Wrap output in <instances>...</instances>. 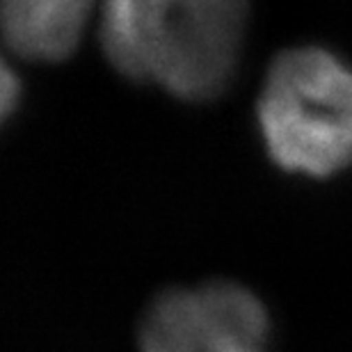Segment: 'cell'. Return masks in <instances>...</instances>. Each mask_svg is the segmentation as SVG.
Listing matches in <instances>:
<instances>
[{"instance_id":"obj_4","label":"cell","mask_w":352,"mask_h":352,"mask_svg":"<svg viewBox=\"0 0 352 352\" xmlns=\"http://www.w3.org/2000/svg\"><path fill=\"white\" fill-rule=\"evenodd\" d=\"M87 0H5L0 30L7 51L25 62L67 60L87 30Z\"/></svg>"},{"instance_id":"obj_6","label":"cell","mask_w":352,"mask_h":352,"mask_svg":"<svg viewBox=\"0 0 352 352\" xmlns=\"http://www.w3.org/2000/svg\"><path fill=\"white\" fill-rule=\"evenodd\" d=\"M231 352H265L263 348H241V350H231Z\"/></svg>"},{"instance_id":"obj_1","label":"cell","mask_w":352,"mask_h":352,"mask_svg":"<svg viewBox=\"0 0 352 352\" xmlns=\"http://www.w3.org/2000/svg\"><path fill=\"white\" fill-rule=\"evenodd\" d=\"M248 16L243 0H110L98 14V44L129 80L201 103L236 76Z\"/></svg>"},{"instance_id":"obj_5","label":"cell","mask_w":352,"mask_h":352,"mask_svg":"<svg viewBox=\"0 0 352 352\" xmlns=\"http://www.w3.org/2000/svg\"><path fill=\"white\" fill-rule=\"evenodd\" d=\"M19 98V80L14 78L12 69L5 65L3 69V94H0V105H3V115H10L14 110V103Z\"/></svg>"},{"instance_id":"obj_2","label":"cell","mask_w":352,"mask_h":352,"mask_svg":"<svg viewBox=\"0 0 352 352\" xmlns=\"http://www.w3.org/2000/svg\"><path fill=\"white\" fill-rule=\"evenodd\" d=\"M256 124L281 172L332 179L352 167V65L325 46L279 51L263 76Z\"/></svg>"},{"instance_id":"obj_3","label":"cell","mask_w":352,"mask_h":352,"mask_svg":"<svg viewBox=\"0 0 352 352\" xmlns=\"http://www.w3.org/2000/svg\"><path fill=\"white\" fill-rule=\"evenodd\" d=\"M270 316L252 288L229 279L167 288L138 327L140 352H231L265 348Z\"/></svg>"}]
</instances>
